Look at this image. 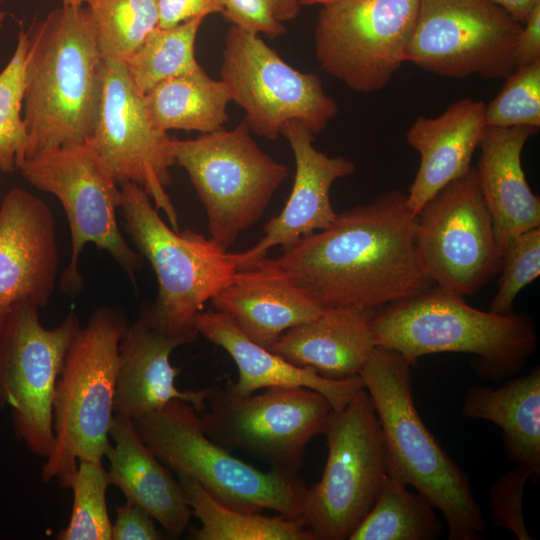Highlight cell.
<instances>
[{
    "instance_id": "27",
    "label": "cell",
    "mask_w": 540,
    "mask_h": 540,
    "mask_svg": "<svg viewBox=\"0 0 540 540\" xmlns=\"http://www.w3.org/2000/svg\"><path fill=\"white\" fill-rule=\"evenodd\" d=\"M462 415L499 426L505 450L517 467L536 478L540 474V368L506 381L496 389L472 386L464 397Z\"/></svg>"
},
{
    "instance_id": "19",
    "label": "cell",
    "mask_w": 540,
    "mask_h": 540,
    "mask_svg": "<svg viewBox=\"0 0 540 540\" xmlns=\"http://www.w3.org/2000/svg\"><path fill=\"white\" fill-rule=\"evenodd\" d=\"M295 159V177L282 211L264 226V236L250 249L234 253L238 270L251 267L267 252L282 250L300 239L328 227L336 218L330 189L339 178L355 172V165L343 156L330 157L314 147L315 135L298 121L287 122L281 132Z\"/></svg>"
},
{
    "instance_id": "14",
    "label": "cell",
    "mask_w": 540,
    "mask_h": 540,
    "mask_svg": "<svg viewBox=\"0 0 540 540\" xmlns=\"http://www.w3.org/2000/svg\"><path fill=\"white\" fill-rule=\"evenodd\" d=\"M522 27L492 0H419L405 60L441 77L506 79Z\"/></svg>"
},
{
    "instance_id": "38",
    "label": "cell",
    "mask_w": 540,
    "mask_h": 540,
    "mask_svg": "<svg viewBox=\"0 0 540 540\" xmlns=\"http://www.w3.org/2000/svg\"><path fill=\"white\" fill-rule=\"evenodd\" d=\"M530 477L529 471L516 466L497 479L489 489L494 524L512 532L519 540L532 539L523 517V495Z\"/></svg>"
},
{
    "instance_id": "36",
    "label": "cell",
    "mask_w": 540,
    "mask_h": 540,
    "mask_svg": "<svg viewBox=\"0 0 540 540\" xmlns=\"http://www.w3.org/2000/svg\"><path fill=\"white\" fill-rule=\"evenodd\" d=\"M498 290L489 311L496 314L512 312L519 292L540 275V227L515 237L503 250Z\"/></svg>"
},
{
    "instance_id": "6",
    "label": "cell",
    "mask_w": 540,
    "mask_h": 540,
    "mask_svg": "<svg viewBox=\"0 0 540 540\" xmlns=\"http://www.w3.org/2000/svg\"><path fill=\"white\" fill-rule=\"evenodd\" d=\"M133 423L167 468L192 478L225 506L245 513L269 509L290 518L301 515L308 487L298 473L278 467L263 471L236 457L204 433L190 403L171 400Z\"/></svg>"
},
{
    "instance_id": "46",
    "label": "cell",
    "mask_w": 540,
    "mask_h": 540,
    "mask_svg": "<svg viewBox=\"0 0 540 540\" xmlns=\"http://www.w3.org/2000/svg\"><path fill=\"white\" fill-rule=\"evenodd\" d=\"M5 1H6V0H0V4L3 3V2H5Z\"/></svg>"
},
{
    "instance_id": "37",
    "label": "cell",
    "mask_w": 540,
    "mask_h": 540,
    "mask_svg": "<svg viewBox=\"0 0 540 540\" xmlns=\"http://www.w3.org/2000/svg\"><path fill=\"white\" fill-rule=\"evenodd\" d=\"M221 15L233 26L276 38L300 12L299 0H222Z\"/></svg>"
},
{
    "instance_id": "34",
    "label": "cell",
    "mask_w": 540,
    "mask_h": 540,
    "mask_svg": "<svg viewBox=\"0 0 540 540\" xmlns=\"http://www.w3.org/2000/svg\"><path fill=\"white\" fill-rule=\"evenodd\" d=\"M109 485L102 461H78L72 479L73 505L68 525L58 540H112V522L106 504Z\"/></svg>"
},
{
    "instance_id": "21",
    "label": "cell",
    "mask_w": 540,
    "mask_h": 540,
    "mask_svg": "<svg viewBox=\"0 0 540 540\" xmlns=\"http://www.w3.org/2000/svg\"><path fill=\"white\" fill-rule=\"evenodd\" d=\"M210 301L248 339L266 349L284 332L316 318L322 311L267 257L237 270L232 281Z\"/></svg>"
},
{
    "instance_id": "18",
    "label": "cell",
    "mask_w": 540,
    "mask_h": 540,
    "mask_svg": "<svg viewBox=\"0 0 540 540\" xmlns=\"http://www.w3.org/2000/svg\"><path fill=\"white\" fill-rule=\"evenodd\" d=\"M59 261L52 211L30 191L11 188L0 203V329L16 306L48 303Z\"/></svg>"
},
{
    "instance_id": "12",
    "label": "cell",
    "mask_w": 540,
    "mask_h": 540,
    "mask_svg": "<svg viewBox=\"0 0 540 540\" xmlns=\"http://www.w3.org/2000/svg\"><path fill=\"white\" fill-rule=\"evenodd\" d=\"M74 311L45 328L39 307L16 306L0 329V412L9 408L16 437L36 456L54 444L53 400L67 349L80 329Z\"/></svg>"
},
{
    "instance_id": "47",
    "label": "cell",
    "mask_w": 540,
    "mask_h": 540,
    "mask_svg": "<svg viewBox=\"0 0 540 540\" xmlns=\"http://www.w3.org/2000/svg\"><path fill=\"white\" fill-rule=\"evenodd\" d=\"M0 185H1V179H0Z\"/></svg>"
},
{
    "instance_id": "26",
    "label": "cell",
    "mask_w": 540,
    "mask_h": 540,
    "mask_svg": "<svg viewBox=\"0 0 540 540\" xmlns=\"http://www.w3.org/2000/svg\"><path fill=\"white\" fill-rule=\"evenodd\" d=\"M195 328L213 344L223 348L238 370L236 382L227 387L236 394L250 395L269 387H305L327 398L334 410L342 409L363 387L359 376L345 380L321 377L312 370L291 364L248 339L233 320L220 311H202Z\"/></svg>"
},
{
    "instance_id": "9",
    "label": "cell",
    "mask_w": 540,
    "mask_h": 540,
    "mask_svg": "<svg viewBox=\"0 0 540 540\" xmlns=\"http://www.w3.org/2000/svg\"><path fill=\"white\" fill-rule=\"evenodd\" d=\"M22 177L62 204L70 227L71 255L60 289L75 296L83 288L79 256L88 243L108 252L134 282L144 257L124 239L116 218L122 192L91 139L49 148L24 159Z\"/></svg>"
},
{
    "instance_id": "41",
    "label": "cell",
    "mask_w": 540,
    "mask_h": 540,
    "mask_svg": "<svg viewBox=\"0 0 540 540\" xmlns=\"http://www.w3.org/2000/svg\"><path fill=\"white\" fill-rule=\"evenodd\" d=\"M517 68L540 61V3L530 13L523 24L516 45Z\"/></svg>"
},
{
    "instance_id": "15",
    "label": "cell",
    "mask_w": 540,
    "mask_h": 540,
    "mask_svg": "<svg viewBox=\"0 0 540 540\" xmlns=\"http://www.w3.org/2000/svg\"><path fill=\"white\" fill-rule=\"evenodd\" d=\"M419 0H339L322 6L315 53L325 72L358 93L385 88L400 66Z\"/></svg>"
},
{
    "instance_id": "45",
    "label": "cell",
    "mask_w": 540,
    "mask_h": 540,
    "mask_svg": "<svg viewBox=\"0 0 540 540\" xmlns=\"http://www.w3.org/2000/svg\"><path fill=\"white\" fill-rule=\"evenodd\" d=\"M6 16H7L6 12L0 10V28H2L5 22Z\"/></svg>"
},
{
    "instance_id": "23",
    "label": "cell",
    "mask_w": 540,
    "mask_h": 540,
    "mask_svg": "<svg viewBox=\"0 0 540 540\" xmlns=\"http://www.w3.org/2000/svg\"><path fill=\"white\" fill-rule=\"evenodd\" d=\"M538 127H489L480 142L477 183L503 252L519 234L540 227V199L527 182L521 164L526 142Z\"/></svg>"
},
{
    "instance_id": "7",
    "label": "cell",
    "mask_w": 540,
    "mask_h": 540,
    "mask_svg": "<svg viewBox=\"0 0 540 540\" xmlns=\"http://www.w3.org/2000/svg\"><path fill=\"white\" fill-rule=\"evenodd\" d=\"M120 187L125 230L151 264L158 285L154 302L140 316L171 336L199 335L196 316L238 270L234 253L201 233L170 228L138 185Z\"/></svg>"
},
{
    "instance_id": "30",
    "label": "cell",
    "mask_w": 540,
    "mask_h": 540,
    "mask_svg": "<svg viewBox=\"0 0 540 540\" xmlns=\"http://www.w3.org/2000/svg\"><path fill=\"white\" fill-rule=\"evenodd\" d=\"M441 531L432 504L387 474L373 506L349 540H434Z\"/></svg>"
},
{
    "instance_id": "16",
    "label": "cell",
    "mask_w": 540,
    "mask_h": 540,
    "mask_svg": "<svg viewBox=\"0 0 540 540\" xmlns=\"http://www.w3.org/2000/svg\"><path fill=\"white\" fill-rule=\"evenodd\" d=\"M417 220L419 251L435 285L473 296L500 271L502 252L475 168L436 192Z\"/></svg>"
},
{
    "instance_id": "17",
    "label": "cell",
    "mask_w": 540,
    "mask_h": 540,
    "mask_svg": "<svg viewBox=\"0 0 540 540\" xmlns=\"http://www.w3.org/2000/svg\"><path fill=\"white\" fill-rule=\"evenodd\" d=\"M168 133L156 129L147 112L144 95L132 82L126 65L105 61L99 117L91 138L116 183H133L162 210L171 228L179 231L178 216L167 193L170 168Z\"/></svg>"
},
{
    "instance_id": "3",
    "label": "cell",
    "mask_w": 540,
    "mask_h": 540,
    "mask_svg": "<svg viewBox=\"0 0 540 540\" xmlns=\"http://www.w3.org/2000/svg\"><path fill=\"white\" fill-rule=\"evenodd\" d=\"M372 332L376 346L398 352L411 365L429 354H473V370L494 382L516 375L537 347L528 314L482 311L437 285L375 309Z\"/></svg>"
},
{
    "instance_id": "22",
    "label": "cell",
    "mask_w": 540,
    "mask_h": 540,
    "mask_svg": "<svg viewBox=\"0 0 540 540\" xmlns=\"http://www.w3.org/2000/svg\"><path fill=\"white\" fill-rule=\"evenodd\" d=\"M485 105L482 100L462 98L437 117H417L407 130L408 145L420 155L407 193L413 215L442 187L473 168L472 156L487 128Z\"/></svg>"
},
{
    "instance_id": "11",
    "label": "cell",
    "mask_w": 540,
    "mask_h": 540,
    "mask_svg": "<svg viewBox=\"0 0 540 540\" xmlns=\"http://www.w3.org/2000/svg\"><path fill=\"white\" fill-rule=\"evenodd\" d=\"M205 388L206 408L198 414L212 441L295 473L334 410L325 396L305 387H269L246 396L217 383Z\"/></svg>"
},
{
    "instance_id": "13",
    "label": "cell",
    "mask_w": 540,
    "mask_h": 540,
    "mask_svg": "<svg viewBox=\"0 0 540 540\" xmlns=\"http://www.w3.org/2000/svg\"><path fill=\"white\" fill-rule=\"evenodd\" d=\"M224 43L221 80L255 134L276 140L287 122L298 121L316 135L337 115L321 79L286 63L259 35L232 25Z\"/></svg>"
},
{
    "instance_id": "32",
    "label": "cell",
    "mask_w": 540,
    "mask_h": 540,
    "mask_svg": "<svg viewBox=\"0 0 540 540\" xmlns=\"http://www.w3.org/2000/svg\"><path fill=\"white\" fill-rule=\"evenodd\" d=\"M104 61L124 62L158 26L157 0H84Z\"/></svg>"
},
{
    "instance_id": "39",
    "label": "cell",
    "mask_w": 540,
    "mask_h": 540,
    "mask_svg": "<svg viewBox=\"0 0 540 540\" xmlns=\"http://www.w3.org/2000/svg\"><path fill=\"white\" fill-rule=\"evenodd\" d=\"M115 522L112 523V540H161L163 533L154 518L139 505L126 500L114 506Z\"/></svg>"
},
{
    "instance_id": "10",
    "label": "cell",
    "mask_w": 540,
    "mask_h": 540,
    "mask_svg": "<svg viewBox=\"0 0 540 540\" xmlns=\"http://www.w3.org/2000/svg\"><path fill=\"white\" fill-rule=\"evenodd\" d=\"M322 434L327 460L319 482L308 488L298 519L315 540H349L387 476L381 426L364 386L332 411Z\"/></svg>"
},
{
    "instance_id": "20",
    "label": "cell",
    "mask_w": 540,
    "mask_h": 540,
    "mask_svg": "<svg viewBox=\"0 0 540 540\" xmlns=\"http://www.w3.org/2000/svg\"><path fill=\"white\" fill-rule=\"evenodd\" d=\"M199 335H168L139 315L119 343L114 414L132 420L164 407L174 399L190 403L200 413L206 408V388L182 391L175 380L181 370L170 363L172 351Z\"/></svg>"
},
{
    "instance_id": "33",
    "label": "cell",
    "mask_w": 540,
    "mask_h": 540,
    "mask_svg": "<svg viewBox=\"0 0 540 540\" xmlns=\"http://www.w3.org/2000/svg\"><path fill=\"white\" fill-rule=\"evenodd\" d=\"M28 45L21 24L14 52L0 72V172L16 171L27 147L23 99Z\"/></svg>"
},
{
    "instance_id": "43",
    "label": "cell",
    "mask_w": 540,
    "mask_h": 540,
    "mask_svg": "<svg viewBox=\"0 0 540 540\" xmlns=\"http://www.w3.org/2000/svg\"><path fill=\"white\" fill-rule=\"evenodd\" d=\"M339 0H299L301 6L328 5Z\"/></svg>"
},
{
    "instance_id": "42",
    "label": "cell",
    "mask_w": 540,
    "mask_h": 540,
    "mask_svg": "<svg viewBox=\"0 0 540 540\" xmlns=\"http://www.w3.org/2000/svg\"><path fill=\"white\" fill-rule=\"evenodd\" d=\"M522 25L526 23L534 7L540 0H492Z\"/></svg>"
},
{
    "instance_id": "28",
    "label": "cell",
    "mask_w": 540,
    "mask_h": 540,
    "mask_svg": "<svg viewBox=\"0 0 540 540\" xmlns=\"http://www.w3.org/2000/svg\"><path fill=\"white\" fill-rule=\"evenodd\" d=\"M153 126L169 130L211 133L224 128L228 120L229 91L220 80L212 79L203 68L163 80L144 94Z\"/></svg>"
},
{
    "instance_id": "2",
    "label": "cell",
    "mask_w": 540,
    "mask_h": 540,
    "mask_svg": "<svg viewBox=\"0 0 540 540\" xmlns=\"http://www.w3.org/2000/svg\"><path fill=\"white\" fill-rule=\"evenodd\" d=\"M27 33L23 160L92 138L105 67L92 17L84 5H62L34 22Z\"/></svg>"
},
{
    "instance_id": "40",
    "label": "cell",
    "mask_w": 540,
    "mask_h": 540,
    "mask_svg": "<svg viewBox=\"0 0 540 540\" xmlns=\"http://www.w3.org/2000/svg\"><path fill=\"white\" fill-rule=\"evenodd\" d=\"M160 27H170L187 20L222 13V0H157Z\"/></svg>"
},
{
    "instance_id": "44",
    "label": "cell",
    "mask_w": 540,
    "mask_h": 540,
    "mask_svg": "<svg viewBox=\"0 0 540 540\" xmlns=\"http://www.w3.org/2000/svg\"><path fill=\"white\" fill-rule=\"evenodd\" d=\"M63 6H81L84 0H61Z\"/></svg>"
},
{
    "instance_id": "25",
    "label": "cell",
    "mask_w": 540,
    "mask_h": 540,
    "mask_svg": "<svg viewBox=\"0 0 540 540\" xmlns=\"http://www.w3.org/2000/svg\"><path fill=\"white\" fill-rule=\"evenodd\" d=\"M109 437L114 441L105 454L109 484L146 510L170 538L182 536L193 515L171 470L141 439L131 418L114 414Z\"/></svg>"
},
{
    "instance_id": "31",
    "label": "cell",
    "mask_w": 540,
    "mask_h": 540,
    "mask_svg": "<svg viewBox=\"0 0 540 540\" xmlns=\"http://www.w3.org/2000/svg\"><path fill=\"white\" fill-rule=\"evenodd\" d=\"M203 17L170 27L157 26L125 61L128 74L141 94L159 82L194 73L202 67L195 56L197 33Z\"/></svg>"
},
{
    "instance_id": "1",
    "label": "cell",
    "mask_w": 540,
    "mask_h": 540,
    "mask_svg": "<svg viewBox=\"0 0 540 540\" xmlns=\"http://www.w3.org/2000/svg\"><path fill=\"white\" fill-rule=\"evenodd\" d=\"M407 193L390 190L283 249L274 263L318 306L378 309L435 285Z\"/></svg>"
},
{
    "instance_id": "29",
    "label": "cell",
    "mask_w": 540,
    "mask_h": 540,
    "mask_svg": "<svg viewBox=\"0 0 540 540\" xmlns=\"http://www.w3.org/2000/svg\"><path fill=\"white\" fill-rule=\"evenodd\" d=\"M192 515L201 523L196 540H315L298 518L265 516L233 510L212 497L199 483L177 475Z\"/></svg>"
},
{
    "instance_id": "5",
    "label": "cell",
    "mask_w": 540,
    "mask_h": 540,
    "mask_svg": "<svg viewBox=\"0 0 540 540\" xmlns=\"http://www.w3.org/2000/svg\"><path fill=\"white\" fill-rule=\"evenodd\" d=\"M128 327L115 308H97L70 343L53 400L54 444L42 467L43 482L56 479L70 488L77 461H102L110 445L109 428L119 360V343Z\"/></svg>"
},
{
    "instance_id": "8",
    "label": "cell",
    "mask_w": 540,
    "mask_h": 540,
    "mask_svg": "<svg viewBox=\"0 0 540 540\" xmlns=\"http://www.w3.org/2000/svg\"><path fill=\"white\" fill-rule=\"evenodd\" d=\"M243 119L231 130L170 138L168 150L202 202L210 238L228 250L262 217L289 169L262 151Z\"/></svg>"
},
{
    "instance_id": "4",
    "label": "cell",
    "mask_w": 540,
    "mask_h": 540,
    "mask_svg": "<svg viewBox=\"0 0 540 540\" xmlns=\"http://www.w3.org/2000/svg\"><path fill=\"white\" fill-rule=\"evenodd\" d=\"M411 366L398 352L376 346L359 373L381 426L387 474L443 514L449 540H478L485 528L481 508L466 473L417 411Z\"/></svg>"
},
{
    "instance_id": "35",
    "label": "cell",
    "mask_w": 540,
    "mask_h": 540,
    "mask_svg": "<svg viewBox=\"0 0 540 540\" xmlns=\"http://www.w3.org/2000/svg\"><path fill=\"white\" fill-rule=\"evenodd\" d=\"M489 127H540V61L517 68L499 94L485 105Z\"/></svg>"
},
{
    "instance_id": "24",
    "label": "cell",
    "mask_w": 540,
    "mask_h": 540,
    "mask_svg": "<svg viewBox=\"0 0 540 540\" xmlns=\"http://www.w3.org/2000/svg\"><path fill=\"white\" fill-rule=\"evenodd\" d=\"M374 311L322 308L316 318L284 332L269 350L327 379L357 377L376 347L372 332Z\"/></svg>"
}]
</instances>
